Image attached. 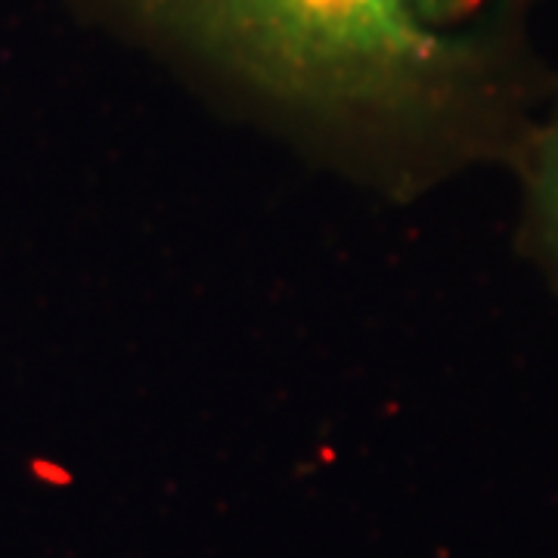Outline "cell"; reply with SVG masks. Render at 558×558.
<instances>
[{"instance_id":"6da1fadb","label":"cell","mask_w":558,"mask_h":558,"mask_svg":"<svg viewBox=\"0 0 558 558\" xmlns=\"http://www.w3.org/2000/svg\"><path fill=\"white\" fill-rule=\"evenodd\" d=\"M102 25L286 119L428 171L519 156L534 119L527 0H75Z\"/></svg>"},{"instance_id":"7a4b0ae2","label":"cell","mask_w":558,"mask_h":558,"mask_svg":"<svg viewBox=\"0 0 558 558\" xmlns=\"http://www.w3.org/2000/svg\"><path fill=\"white\" fill-rule=\"evenodd\" d=\"M515 161L524 174V233L558 289V97L534 119Z\"/></svg>"}]
</instances>
